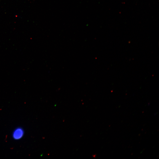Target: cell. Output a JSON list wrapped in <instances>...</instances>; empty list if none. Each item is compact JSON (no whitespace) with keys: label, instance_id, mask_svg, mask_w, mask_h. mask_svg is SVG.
I'll return each instance as SVG.
<instances>
[{"label":"cell","instance_id":"6da1fadb","mask_svg":"<svg viewBox=\"0 0 159 159\" xmlns=\"http://www.w3.org/2000/svg\"><path fill=\"white\" fill-rule=\"evenodd\" d=\"M24 134V131L23 129L21 127H18L14 130L12 136L14 140H19L23 137Z\"/></svg>","mask_w":159,"mask_h":159}]
</instances>
